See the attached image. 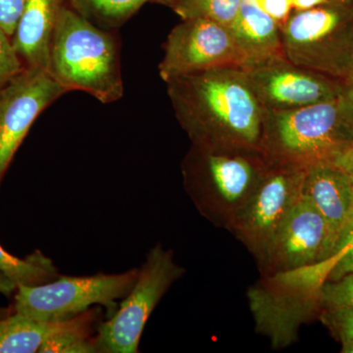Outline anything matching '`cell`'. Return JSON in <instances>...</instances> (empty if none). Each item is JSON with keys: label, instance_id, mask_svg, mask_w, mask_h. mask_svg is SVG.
<instances>
[{"label": "cell", "instance_id": "obj_33", "mask_svg": "<svg viewBox=\"0 0 353 353\" xmlns=\"http://www.w3.org/2000/svg\"><path fill=\"white\" fill-rule=\"evenodd\" d=\"M353 243V233L352 234V236H350V239H348L347 243H345V245H348V243ZM345 246H343V248H345ZM343 248H341V250H343ZM341 250H340V252H341Z\"/></svg>", "mask_w": 353, "mask_h": 353}, {"label": "cell", "instance_id": "obj_22", "mask_svg": "<svg viewBox=\"0 0 353 353\" xmlns=\"http://www.w3.org/2000/svg\"><path fill=\"white\" fill-rule=\"evenodd\" d=\"M322 309L353 308V274L336 281H327L321 290Z\"/></svg>", "mask_w": 353, "mask_h": 353}, {"label": "cell", "instance_id": "obj_3", "mask_svg": "<svg viewBox=\"0 0 353 353\" xmlns=\"http://www.w3.org/2000/svg\"><path fill=\"white\" fill-rule=\"evenodd\" d=\"M353 141L345 97L285 111H265L261 152L273 163L308 168L334 161Z\"/></svg>", "mask_w": 353, "mask_h": 353}, {"label": "cell", "instance_id": "obj_25", "mask_svg": "<svg viewBox=\"0 0 353 353\" xmlns=\"http://www.w3.org/2000/svg\"><path fill=\"white\" fill-rule=\"evenodd\" d=\"M26 0H0V29L12 39L24 10Z\"/></svg>", "mask_w": 353, "mask_h": 353}, {"label": "cell", "instance_id": "obj_16", "mask_svg": "<svg viewBox=\"0 0 353 353\" xmlns=\"http://www.w3.org/2000/svg\"><path fill=\"white\" fill-rule=\"evenodd\" d=\"M229 30L245 57V69L285 57L280 26L254 0H243Z\"/></svg>", "mask_w": 353, "mask_h": 353}, {"label": "cell", "instance_id": "obj_17", "mask_svg": "<svg viewBox=\"0 0 353 353\" xmlns=\"http://www.w3.org/2000/svg\"><path fill=\"white\" fill-rule=\"evenodd\" d=\"M69 320L41 322L16 312L0 319V353L39 352L44 341L63 328Z\"/></svg>", "mask_w": 353, "mask_h": 353}, {"label": "cell", "instance_id": "obj_28", "mask_svg": "<svg viewBox=\"0 0 353 353\" xmlns=\"http://www.w3.org/2000/svg\"><path fill=\"white\" fill-rule=\"evenodd\" d=\"M334 163L347 172L353 179V141L343 152L334 159Z\"/></svg>", "mask_w": 353, "mask_h": 353}, {"label": "cell", "instance_id": "obj_15", "mask_svg": "<svg viewBox=\"0 0 353 353\" xmlns=\"http://www.w3.org/2000/svg\"><path fill=\"white\" fill-rule=\"evenodd\" d=\"M65 3L66 0H26L12 37L14 48L25 66L50 72L51 41Z\"/></svg>", "mask_w": 353, "mask_h": 353}, {"label": "cell", "instance_id": "obj_31", "mask_svg": "<svg viewBox=\"0 0 353 353\" xmlns=\"http://www.w3.org/2000/svg\"><path fill=\"white\" fill-rule=\"evenodd\" d=\"M16 290H17V285L14 284L12 281L4 275L2 272H0V294L10 296L11 294H15Z\"/></svg>", "mask_w": 353, "mask_h": 353}, {"label": "cell", "instance_id": "obj_14", "mask_svg": "<svg viewBox=\"0 0 353 353\" xmlns=\"http://www.w3.org/2000/svg\"><path fill=\"white\" fill-rule=\"evenodd\" d=\"M301 192L324 218L334 256L353 233V179L334 162H322L306 168Z\"/></svg>", "mask_w": 353, "mask_h": 353}, {"label": "cell", "instance_id": "obj_11", "mask_svg": "<svg viewBox=\"0 0 353 353\" xmlns=\"http://www.w3.org/2000/svg\"><path fill=\"white\" fill-rule=\"evenodd\" d=\"M66 92L50 72L28 66L0 90V183L34 121Z\"/></svg>", "mask_w": 353, "mask_h": 353}, {"label": "cell", "instance_id": "obj_8", "mask_svg": "<svg viewBox=\"0 0 353 353\" xmlns=\"http://www.w3.org/2000/svg\"><path fill=\"white\" fill-rule=\"evenodd\" d=\"M183 269L174 261L170 250L160 245L153 248L139 271L131 292L119 309L102 323L94 338L97 352L136 353L148 318L160 299Z\"/></svg>", "mask_w": 353, "mask_h": 353}, {"label": "cell", "instance_id": "obj_6", "mask_svg": "<svg viewBox=\"0 0 353 353\" xmlns=\"http://www.w3.org/2000/svg\"><path fill=\"white\" fill-rule=\"evenodd\" d=\"M194 152L197 164L187 170L192 199L211 222L230 230L271 161L259 152Z\"/></svg>", "mask_w": 353, "mask_h": 353}, {"label": "cell", "instance_id": "obj_9", "mask_svg": "<svg viewBox=\"0 0 353 353\" xmlns=\"http://www.w3.org/2000/svg\"><path fill=\"white\" fill-rule=\"evenodd\" d=\"M305 170L296 165L271 162L230 229L260 264L278 230L303 194Z\"/></svg>", "mask_w": 353, "mask_h": 353}, {"label": "cell", "instance_id": "obj_32", "mask_svg": "<svg viewBox=\"0 0 353 353\" xmlns=\"http://www.w3.org/2000/svg\"><path fill=\"white\" fill-rule=\"evenodd\" d=\"M341 350L343 353H353V339L352 340H347L341 341Z\"/></svg>", "mask_w": 353, "mask_h": 353}, {"label": "cell", "instance_id": "obj_26", "mask_svg": "<svg viewBox=\"0 0 353 353\" xmlns=\"http://www.w3.org/2000/svg\"><path fill=\"white\" fill-rule=\"evenodd\" d=\"M327 260L331 267L327 281H336L353 274V243H348L340 252Z\"/></svg>", "mask_w": 353, "mask_h": 353}, {"label": "cell", "instance_id": "obj_20", "mask_svg": "<svg viewBox=\"0 0 353 353\" xmlns=\"http://www.w3.org/2000/svg\"><path fill=\"white\" fill-rule=\"evenodd\" d=\"M170 8L182 20L206 19L229 28L243 0H152Z\"/></svg>", "mask_w": 353, "mask_h": 353}, {"label": "cell", "instance_id": "obj_7", "mask_svg": "<svg viewBox=\"0 0 353 353\" xmlns=\"http://www.w3.org/2000/svg\"><path fill=\"white\" fill-rule=\"evenodd\" d=\"M139 271L90 277H59L38 285H20L14 296V310L37 321L60 322L87 312L101 304L114 313L115 301L131 292Z\"/></svg>", "mask_w": 353, "mask_h": 353}, {"label": "cell", "instance_id": "obj_18", "mask_svg": "<svg viewBox=\"0 0 353 353\" xmlns=\"http://www.w3.org/2000/svg\"><path fill=\"white\" fill-rule=\"evenodd\" d=\"M152 0H66L67 6L101 29H117Z\"/></svg>", "mask_w": 353, "mask_h": 353}, {"label": "cell", "instance_id": "obj_2", "mask_svg": "<svg viewBox=\"0 0 353 353\" xmlns=\"http://www.w3.org/2000/svg\"><path fill=\"white\" fill-rule=\"evenodd\" d=\"M50 72L67 92H87L103 104L124 95L117 41L66 3L53 32Z\"/></svg>", "mask_w": 353, "mask_h": 353}, {"label": "cell", "instance_id": "obj_13", "mask_svg": "<svg viewBox=\"0 0 353 353\" xmlns=\"http://www.w3.org/2000/svg\"><path fill=\"white\" fill-rule=\"evenodd\" d=\"M332 256L326 222L301 194L272 240L260 265L264 274H271L315 264Z\"/></svg>", "mask_w": 353, "mask_h": 353}, {"label": "cell", "instance_id": "obj_23", "mask_svg": "<svg viewBox=\"0 0 353 353\" xmlns=\"http://www.w3.org/2000/svg\"><path fill=\"white\" fill-rule=\"evenodd\" d=\"M319 318L339 341L353 339V308L325 307Z\"/></svg>", "mask_w": 353, "mask_h": 353}, {"label": "cell", "instance_id": "obj_27", "mask_svg": "<svg viewBox=\"0 0 353 353\" xmlns=\"http://www.w3.org/2000/svg\"><path fill=\"white\" fill-rule=\"evenodd\" d=\"M261 10L270 16L280 28L294 12L292 0H254Z\"/></svg>", "mask_w": 353, "mask_h": 353}, {"label": "cell", "instance_id": "obj_19", "mask_svg": "<svg viewBox=\"0 0 353 353\" xmlns=\"http://www.w3.org/2000/svg\"><path fill=\"white\" fill-rule=\"evenodd\" d=\"M0 272L18 287L46 284L58 277L52 260L36 250L21 259L10 254L0 245Z\"/></svg>", "mask_w": 353, "mask_h": 353}, {"label": "cell", "instance_id": "obj_1", "mask_svg": "<svg viewBox=\"0 0 353 353\" xmlns=\"http://www.w3.org/2000/svg\"><path fill=\"white\" fill-rule=\"evenodd\" d=\"M166 83L179 123L194 146L262 152L265 110L245 69L208 70Z\"/></svg>", "mask_w": 353, "mask_h": 353}, {"label": "cell", "instance_id": "obj_24", "mask_svg": "<svg viewBox=\"0 0 353 353\" xmlns=\"http://www.w3.org/2000/svg\"><path fill=\"white\" fill-rule=\"evenodd\" d=\"M24 68L22 59L14 48L12 39L0 29V90Z\"/></svg>", "mask_w": 353, "mask_h": 353}, {"label": "cell", "instance_id": "obj_5", "mask_svg": "<svg viewBox=\"0 0 353 353\" xmlns=\"http://www.w3.org/2000/svg\"><path fill=\"white\" fill-rule=\"evenodd\" d=\"M281 36L292 63L343 82L353 64V0L294 11Z\"/></svg>", "mask_w": 353, "mask_h": 353}, {"label": "cell", "instance_id": "obj_21", "mask_svg": "<svg viewBox=\"0 0 353 353\" xmlns=\"http://www.w3.org/2000/svg\"><path fill=\"white\" fill-rule=\"evenodd\" d=\"M92 313L70 319L63 328L52 334L39 348V353H97L94 338L90 336Z\"/></svg>", "mask_w": 353, "mask_h": 353}, {"label": "cell", "instance_id": "obj_4", "mask_svg": "<svg viewBox=\"0 0 353 353\" xmlns=\"http://www.w3.org/2000/svg\"><path fill=\"white\" fill-rule=\"evenodd\" d=\"M327 260L290 270L265 274L250 288L248 303L259 334L275 350L296 341L301 325L322 311L321 290L327 282Z\"/></svg>", "mask_w": 353, "mask_h": 353}, {"label": "cell", "instance_id": "obj_12", "mask_svg": "<svg viewBox=\"0 0 353 353\" xmlns=\"http://www.w3.org/2000/svg\"><path fill=\"white\" fill-rule=\"evenodd\" d=\"M245 70L265 111L292 110L343 95L341 81L297 66L285 57Z\"/></svg>", "mask_w": 353, "mask_h": 353}, {"label": "cell", "instance_id": "obj_29", "mask_svg": "<svg viewBox=\"0 0 353 353\" xmlns=\"http://www.w3.org/2000/svg\"><path fill=\"white\" fill-rule=\"evenodd\" d=\"M336 1H341V0H292V6H294V11H303L315 8V7L334 3ZM350 1H352V0H350Z\"/></svg>", "mask_w": 353, "mask_h": 353}, {"label": "cell", "instance_id": "obj_10", "mask_svg": "<svg viewBox=\"0 0 353 353\" xmlns=\"http://www.w3.org/2000/svg\"><path fill=\"white\" fill-rule=\"evenodd\" d=\"M243 68L245 61L229 28L206 19L183 20L167 38L159 75L165 83L218 68Z\"/></svg>", "mask_w": 353, "mask_h": 353}, {"label": "cell", "instance_id": "obj_30", "mask_svg": "<svg viewBox=\"0 0 353 353\" xmlns=\"http://www.w3.org/2000/svg\"><path fill=\"white\" fill-rule=\"evenodd\" d=\"M343 97H345V101L348 102V104H350V108L353 110V64L350 72H348L347 76L343 81Z\"/></svg>", "mask_w": 353, "mask_h": 353}]
</instances>
